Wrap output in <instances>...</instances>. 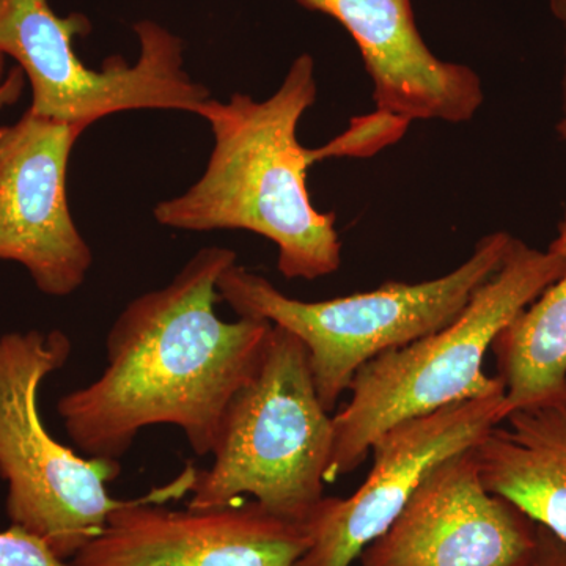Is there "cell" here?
Segmentation results:
<instances>
[{
    "instance_id": "obj_1",
    "label": "cell",
    "mask_w": 566,
    "mask_h": 566,
    "mask_svg": "<svg viewBox=\"0 0 566 566\" xmlns=\"http://www.w3.org/2000/svg\"><path fill=\"white\" fill-rule=\"evenodd\" d=\"M232 249L205 248L164 289L136 297L112 324L106 368L59 400L84 457L120 461L144 428H180L193 453L211 455L222 417L262 364L273 323L222 322L218 281Z\"/></svg>"
},
{
    "instance_id": "obj_2",
    "label": "cell",
    "mask_w": 566,
    "mask_h": 566,
    "mask_svg": "<svg viewBox=\"0 0 566 566\" xmlns=\"http://www.w3.org/2000/svg\"><path fill=\"white\" fill-rule=\"evenodd\" d=\"M318 95L315 61L300 55L264 102L234 93L207 99L214 147L207 170L181 196L156 205L161 226L189 232L248 230L277 245V270L289 281L326 277L342 266L334 212L316 210L307 191L308 148L297 125Z\"/></svg>"
},
{
    "instance_id": "obj_3",
    "label": "cell",
    "mask_w": 566,
    "mask_h": 566,
    "mask_svg": "<svg viewBox=\"0 0 566 566\" xmlns=\"http://www.w3.org/2000/svg\"><path fill=\"white\" fill-rule=\"evenodd\" d=\"M564 271L560 253L513 237L501 268L476 290L455 322L363 365L349 386L352 398L334 416L326 483L356 471L376 438L395 423L505 394L501 379L483 370L486 353L495 335Z\"/></svg>"
},
{
    "instance_id": "obj_4",
    "label": "cell",
    "mask_w": 566,
    "mask_h": 566,
    "mask_svg": "<svg viewBox=\"0 0 566 566\" xmlns=\"http://www.w3.org/2000/svg\"><path fill=\"white\" fill-rule=\"evenodd\" d=\"M334 416L319 401L303 342L273 324L262 364L222 417L211 468L197 471L188 509L251 494L271 515L307 524L324 499Z\"/></svg>"
},
{
    "instance_id": "obj_5",
    "label": "cell",
    "mask_w": 566,
    "mask_h": 566,
    "mask_svg": "<svg viewBox=\"0 0 566 566\" xmlns=\"http://www.w3.org/2000/svg\"><path fill=\"white\" fill-rule=\"evenodd\" d=\"M512 241L510 233H490L452 273L420 283L387 282L335 300H293L238 263L223 271L218 292L238 316L268 319L303 342L316 394L331 412L363 365L455 322L501 268Z\"/></svg>"
},
{
    "instance_id": "obj_6",
    "label": "cell",
    "mask_w": 566,
    "mask_h": 566,
    "mask_svg": "<svg viewBox=\"0 0 566 566\" xmlns=\"http://www.w3.org/2000/svg\"><path fill=\"white\" fill-rule=\"evenodd\" d=\"M69 335L28 331L0 335V479L13 526L39 536L63 562L71 560L106 527L126 501L107 483L120 461L76 453L52 438L40 415L44 379L69 363Z\"/></svg>"
},
{
    "instance_id": "obj_7",
    "label": "cell",
    "mask_w": 566,
    "mask_h": 566,
    "mask_svg": "<svg viewBox=\"0 0 566 566\" xmlns=\"http://www.w3.org/2000/svg\"><path fill=\"white\" fill-rule=\"evenodd\" d=\"M91 32L81 13L55 14L50 0H0V52L14 59L31 82L29 111L82 132L118 112L164 109L199 115L210 91L182 69V41L155 21L134 24L140 55L87 69L74 39Z\"/></svg>"
},
{
    "instance_id": "obj_8",
    "label": "cell",
    "mask_w": 566,
    "mask_h": 566,
    "mask_svg": "<svg viewBox=\"0 0 566 566\" xmlns=\"http://www.w3.org/2000/svg\"><path fill=\"white\" fill-rule=\"evenodd\" d=\"M192 464L172 482L126 501L70 566H293L311 546L307 524L271 515L259 502L169 510L191 493Z\"/></svg>"
},
{
    "instance_id": "obj_9",
    "label": "cell",
    "mask_w": 566,
    "mask_h": 566,
    "mask_svg": "<svg viewBox=\"0 0 566 566\" xmlns=\"http://www.w3.org/2000/svg\"><path fill=\"white\" fill-rule=\"evenodd\" d=\"M506 415L505 394H497L395 423L371 446L374 464L356 493L324 495L307 521L311 546L293 566H352L389 531L436 464L474 447Z\"/></svg>"
},
{
    "instance_id": "obj_10",
    "label": "cell",
    "mask_w": 566,
    "mask_h": 566,
    "mask_svg": "<svg viewBox=\"0 0 566 566\" xmlns=\"http://www.w3.org/2000/svg\"><path fill=\"white\" fill-rule=\"evenodd\" d=\"M82 133L31 111L0 128V260L22 264L48 296L76 292L93 263L66 197L70 155Z\"/></svg>"
},
{
    "instance_id": "obj_11",
    "label": "cell",
    "mask_w": 566,
    "mask_h": 566,
    "mask_svg": "<svg viewBox=\"0 0 566 566\" xmlns=\"http://www.w3.org/2000/svg\"><path fill=\"white\" fill-rule=\"evenodd\" d=\"M538 524L491 494L471 449L436 464L385 535L360 554L363 566H517Z\"/></svg>"
},
{
    "instance_id": "obj_12",
    "label": "cell",
    "mask_w": 566,
    "mask_h": 566,
    "mask_svg": "<svg viewBox=\"0 0 566 566\" xmlns=\"http://www.w3.org/2000/svg\"><path fill=\"white\" fill-rule=\"evenodd\" d=\"M352 35L374 84L376 112L412 120L465 123L482 107V80L463 63L436 57L417 28L411 0H296Z\"/></svg>"
},
{
    "instance_id": "obj_13",
    "label": "cell",
    "mask_w": 566,
    "mask_h": 566,
    "mask_svg": "<svg viewBox=\"0 0 566 566\" xmlns=\"http://www.w3.org/2000/svg\"><path fill=\"white\" fill-rule=\"evenodd\" d=\"M472 453L491 494L566 542V401L515 409Z\"/></svg>"
},
{
    "instance_id": "obj_14",
    "label": "cell",
    "mask_w": 566,
    "mask_h": 566,
    "mask_svg": "<svg viewBox=\"0 0 566 566\" xmlns=\"http://www.w3.org/2000/svg\"><path fill=\"white\" fill-rule=\"evenodd\" d=\"M549 248L564 256V274L506 324L491 345L509 415L528 406L565 401L566 203Z\"/></svg>"
},
{
    "instance_id": "obj_15",
    "label": "cell",
    "mask_w": 566,
    "mask_h": 566,
    "mask_svg": "<svg viewBox=\"0 0 566 566\" xmlns=\"http://www.w3.org/2000/svg\"><path fill=\"white\" fill-rule=\"evenodd\" d=\"M0 566H70L43 539L22 527L0 532Z\"/></svg>"
},
{
    "instance_id": "obj_16",
    "label": "cell",
    "mask_w": 566,
    "mask_h": 566,
    "mask_svg": "<svg viewBox=\"0 0 566 566\" xmlns=\"http://www.w3.org/2000/svg\"><path fill=\"white\" fill-rule=\"evenodd\" d=\"M517 566H566V542L538 526L534 547Z\"/></svg>"
},
{
    "instance_id": "obj_17",
    "label": "cell",
    "mask_w": 566,
    "mask_h": 566,
    "mask_svg": "<svg viewBox=\"0 0 566 566\" xmlns=\"http://www.w3.org/2000/svg\"><path fill=\"white\" fill-rule=\"evenodd\" d=\"M551 11L565 31V66L562 76V115L556 125L558 139L566 145V0H549Z\"/></svg>"
},
{
    "instance_id": "obj_18",
    "label": "cell",
    "mask_w": 566,
    "mask_h": 566,
    "mask_svg": "<svg viewBox=\"0 0 566 566\" xmlns=\"http://www.w3.org/2000/svg\"><path fill=\"white\" fill-rule=\"evenodd\" d=\"M25 74L20 66H14L9 76L0 84V111L10 106L20 99L22 88H24Z\"/></svg>"
},
{
    "instance_id": "obj_19",
    "label": "cell",
    "mask_w": 566,
    "mask_h": 566,
    "mask_svg": "<svg viewBox=\"0 0 566 566\" xmlns=\"http://www.w3.org/2000/svg\"><path fill=\"white\" fill-rule=\"evenodd\" d=\"M3 71H6V55L0 52V84L3 82Z\"/></svg>"
},
{
    "instance_id": "obj_20",
    "label": "cell",
    "mask_w": 566,
    "mask_h": 566,
    "mask_svg": "<svg viewBox=\"0 0 566 566\" xmlns=\"http://www.w3.org/2000/svg\"><path fill=\"white\" fill-rule=\"evenodd\" d=\"M565 401H566V382H565Z\"/></svg>"
}]
</instances>
